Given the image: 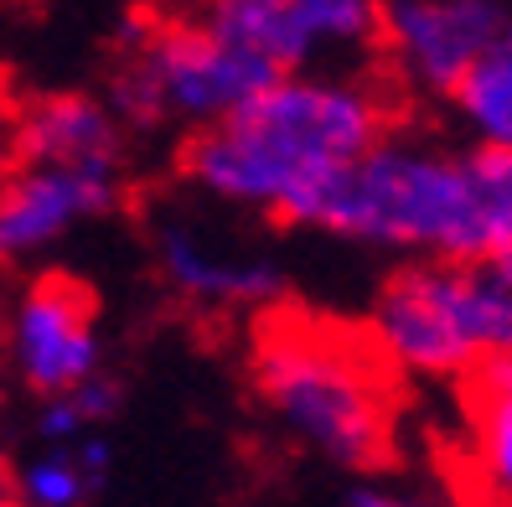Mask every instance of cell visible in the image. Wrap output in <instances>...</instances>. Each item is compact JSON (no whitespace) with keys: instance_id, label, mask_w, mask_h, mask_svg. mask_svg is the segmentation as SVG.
<instances>
[{"instance_id":"30bf717a","label":"cell","mask_w":512,"mask_h":507,"mask_svg":"<svg viewBox=\"0 0 512 507\" xmlns=\"http://www.w3.org/2000/svg\"><path fill=\"white\" fill-rule=\"evenodd\" d=\"M156 259L166 285L192 306H213V311H233V306H275L285 295V275L259 254H233L223 244H213L207 233H197L182 218H161L156 223Z\"/></svg>"},{"instance_id":"8fae6325","label":"cell","mask_w":512,"mask_h":507,"mask_svg":"<svg viewBox=\"0 0 512 507\" xmlns=\"http://www.w3.org/2000/svg\"><path fill=\"white\" fill-rule=\"evenodd\" d=\"M16 151L26 166L125 171V119L88 94H47L21 114Z\"/></svg>"},{"instance_id":"ac0fdd59","label":"cell","mask_w":512,"mask_h":507,"mask_svg":"<svg viewBox=\"0 0 512 507\" xmlns=\"http://www.w3.org/2000/svg\"><path fill=\"white\" fill-rule=\"evenodd\" d=\"M502 42H512V16H507V26H502Z\"/></svg>"},{"instance_id":"e0dca14e","label":"cell","mask_w":512,"mask_h":507,"mask_svg":"<svg viewBox=\"0 0 512 507\" xmlns=\"http://www.w3.org/2000/svg\"><path fill=\"white\" fill-rule=\"evenodd\" d=\"M0 507H21V466L6 445H0Z\"/></svg>"},{"instance_id":"7c38bea8","label":"cell","mask_w":512,"mask_h":507,"mask_svg":"<svg viewBox=\"0 0 512 507\" xmlns=\"http://www.w3.org/2000/svg\"><path fill=\"white\" fill-rule=\"evenodd\" d=\"M471 476L492 507H512V357H481L461 373Z\"/></svg>"},{"instance_id":"9c48e42d","label":"cell","mask_w":512,"mask_h":507,"mask_svg":"<svg viewBox=\"0 0 512 507\" xmlns=\"http://www.w3.org/2000/svg\"><path fill=\"white\" fill-rule=\"evenodd\" d=\"M125 187L119 171H73V166H26L0 182V249L37 254L78 223L114 213Z\"/></svg>"},{"instance_id":"9a60e30c","label":"cell","mask_w":512,"mask_h":507,"mask_svg":"<svg viewBox=\"0 0 512 507\" xmlns=\"http://www.w3.org/2000/svg\"><path fill=\"white\" fill-rule=\"evenodd\" d=\"M99 482L83 471L73 445H52L37 461L21 466V507H83Z\"/></svg>"},{"instance_id":"d6986e66","label":"cell","mask_w":512,"mask_h":507,"mask_svg":"<svg viewBox=\"0 0 512 507\" xmlns=\"http://www.w3.org/2000/svg\"><path fill=\"white\" fill-rule=\"evenodd\" d=\"M6 259H11V254H6V249H0V264H6Z\"/></svg>"},{"instance_id":"3957f363","label":"cell","mask_w":512,"mask_h":507,"mask_svg":"<svg viewBox=\"0 0 512 507\" xmlns=\"http://www.w3.org/2000/svg\"><path fill=\"white\" fill-rule=\"evenodd\" d=\"M249 383L321 461L373 471L394 456V368L373 337L269 306L249 342Z\"/></svg>"},{"instance_id":"5b68a950","label":"cell","mask_w":512,"mask_h":507,"mask_svg":"<svg viewBox=\"0 0 512 507\" xmlns=\"http://www.w3.org/2000/svg\"><path fill=\"white\" fill-rule=\"evenodd\" d=\"M368 337L378 342L394 373L461 378L471 363H481V347L471 332L466 264L414 259L394 270L373 301Z\"/></svg>"},{"instance_id":"6da1fadb","label":"cell","mask_w":512,"mask_h":507,"mask_svg":"<svg viewBox=\"0 0 512 507\" xmlns=\"http://www.w3.org/2000/svg\"><path fill=\"white\" fill-rule=\"evenodd\" d=\"M275 218L373 249L476 264L512 249V151H440L383 135L373 151L295 192Z\"/></svg>"},{"instance_id":"5bb4252c","label":"cell","mask_w":512,"mask_h":507,"mask_svg":"<svg viewBox=\"0 0 512 507\" xmlns=\"http://www.w3.org/2000/svg\"><path fill=\"white\" fill-rule=\"evenodd\" d=\"M466 290H471V332L481 357H512V280L492 259L466 264Z\"/></svg>"},{"instance_id":"7a4b0ae2","label":"cell","mask_w":512,"mask_h":507,"mask_svg":"<svg viewBox=\"0 0 512 507\" xmlns=\"http://www.w3.org/2000/svg\"><path fill=\"white\" fill-rule=\"evenodd\" d=\"M388 135V104L357 78L285 73L238 104L218 125L182 145V176L233 207H264L269 218L337 166L357 161Z\"/></svg>"},{"instance_id":"8992f818","label":"cell","mask_w":512,"mask_h":507,"mask_svg":"<svg viewBox=\"0 0 512 507\" xmlns=\"http://www.w3.org/2000/svg\"><path fill=\"white\" fill-rule=\"evenodd\" d=\"M197 21L280 73H300L321 47L378 42L383 0H202Z\"/></svg>"},{"instance_id":"4fadbf2b","label":"cell","mask_w":512,"mask_h":507,"mask_svg":"<svg viewBox=\"0 0 512 507\" xmlns=\"http://www.w3.org/2000/svg\"><path fill=\"white\" fill-rule=\"evenodd\" d=\"M461 125L476 135V145L487 151H512V42H497L492 52L476 57V68L456 83Z\"/></svg>"},{"instance_id":"52a82bcc","label":"cell","mask_w":512,"mask_h":507,"mask_svg":"<svg viewBox=\"0 0 512 507\" xmlns=\"http://www.w3.org/2000/svg\"><path fill=\"white\" fill-rule=\"evenodd\" d=\"M11 368L32 394H68L104 368L94 290L73 275H42L26 285L11 316Z\"/></svg>"},{"instance_id":"277c9868","label":"cell","mask_w":512,"mask_h":507,"mask_svg":"<svg viewBox=\"0 0 512 507\" xmlns=\"http://www.w3.org/2000/svg\"><path fill=\"white\" fill-rule=\"evenodd\" d=\"M285 78L259 52L233 47L202 21L187 16H135L130 52L109 83V109L135 130H156L166 119L218 125L238 104Z\"/></svg>"},{"instance_id":"2e32d148","label":"cell","mask_w":512,"mask_h":507,"mask_svg":"<svg viewBox=\"0 0 512 507\" xmlns=\"http://www.w3.org/2000/svg\"><path fill=\"white\" fill-rule=\"evenodd\" d=\"M347 507H435V502L419 492H404V487H357Z\"/></svg>"},{"instance_id":"ba28073f","label":"cell","mask_w":512,"mask_h":507,"mask_svg":"<svg viewBox=\"0 0 512 507\" xmlns=\"http://www.w3.org/2000/svg\"><path fill=\"white\" fill-rule=\"evenodd\" d=\"M507 11L497 0H383V32L394 68L425 94H456L481 52L502 42Z\"/></svg>"}]
</instances>
